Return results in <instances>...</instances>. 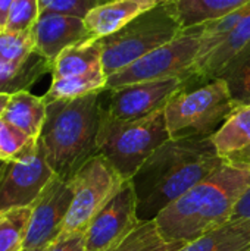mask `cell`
I'll return each mask as SVG.
<instances>
[{
  "instance_id": "21",
  "label": "cell",
  "mask_w": 250,
  "mask_h": 251,
  "mask_svg": "<svg viewBox=\"0 0 250 251\" xmlns=\"http://www.w3.org/2000/svg\"><path fill=\"white\" fill-rule=\"evenodd\" d=\"M47 72H52V65L37 53L19 63L0 59V93L10 96L24 91Z\"/></svg>"
},
{
  "instance_id": "9",
  "label": "cell",
  "mask_w": 250,
  "mask_h": 251,
  "mask_svg": "<svg viewBox=\"0 0 250 251\" xmlns=\"http://www.w3.org/2000/svg\"><path fill=\"white\" fill-rule=\"evenodd\" d=\"M190 79L174 76L167 79L134 82L118 88L106 90L105 112L122 121H133L149 116L161 109L183 88L189 87Z\"/></svg>"
},
{
  "instance_id": "36",
  "label": "cell",
  "mask_w": 250,
  "mask_h": 251,
  "mask_svg": "<svg viewBox=\"0 0 250 251\" xmlns=\"http://www.w3.org/2000/svg\"><path fill=\"white\" fill-rule=\"evenodd\" d=\"M0 31H1V26H0Z\"/></svg>"
},
{
  "instance_id": "6",
  "label": "cell",
  "mask_w": 250,
  "mask_h": 251,
  "mask_svg": "<svg viewBox=\"0 0 250 251\" xmlns=\"http://www.w3.org/2000/svg\"><path fill=\"white\" fill-rule=\"evenodd\" d=\"M234 107L228 87L221 78H214L193 90L186 87L165 106L168 132L171 138L211 135Z\"/></svg>"
},
{
  "instance_id": "12",
  "label": "cell",
  "mask_w": 250,
  "mask_h": 251,
  "mask_svg": "<svg viewBox=\"0 0 250 251\" xmlns=\"http://www.w3.org/2000/svg\"><path fill=\"white\" fill-rule=\"evenodd\" d=\"M53 176L40 143L28 157L6 163L0 178V212L29 207Z\"/></svg>"
},
{
  "instance_id": "31",
  "label": "cell",
  "mask_w": 250,
  "mask_h": 251,
  "mask_svg": "<svg viewBox=\"0 0 250 251\" xmlns=\"http://www.w3.org/2000/svg\"><path fill=\"white\" fill-rule=\"evenodd\" d=\"M231 219H250V185L237 203Z\"/></svg>"
},
{
  "instance_id": "14",
  "label": "cell",
  "mask_w": 250,
  "mask_h": 251,
  "mask_svg": "<svg viewBox=\"0 0 250 251\" xmlns=\"http://www.w3.org/2000/svg\"><path fill=\"white\" fill-rule=\"evenodd\" d=\"M162 0H106L93 7L84 24L91 38H105L158 6Z\"/></svg>"
},
{
  "instance_id": "22",
  "label": "cell",
  "mask_w": 250,
  "mask_h": 251,
  "mask_svg": "<svg viewBox=\"0 0 250 251\" xmlns=\"http://www.w3.org/2000/svg\"><path fill=\"white\" fill-rule=\"evenodd\" d=\"M184 28L197 26L220 19L246 4L250 0H172Z\"/></svg>"
},
{
  "instance_id": "17",
  "label": "cell",
  "mask_w": 250,
  "mask_h": 251,
  "mask_svg": "<svg viewBox=\"0 0 250 251\" xmlns=\"http://www.w3.org/2000/svg\"><path fill=\"white\" fill-rule=\"evenodd\" d=\"M47 115V103L43 97L31 94L28 90L10 94L1 113L7 122L22 129L31 138L38 140Z\"/></svg>"
},
{
  "instance_id": "29",
  "label": "cell",
  "mask_w": 250,
  "mask_h": 251,
  "mask_svg": "<svg viewBox=\"0 0 250 251\" xmlns=\"http://www.w3.org/2000/svg\"><path fill=\"white\" fill-rule=\"evenodd\" d=\"M106 0H38L40 12H56L84 18L93 7Z\"/></svg>"
},
{
  "instance_id": "18",
  "label": "cell",
  "mask_w": 250,
  "mask_h": 251,
  "mask_svg": "<svg viewBox=\"0 0 250 251\" xmlns=\"http://www.w3.org/2000/svg\"><path fill=\"white\" fill-rule=\"evenodd\" d=\"M180 251H250V219H231Z\"/></svg>"
},
{
  "instance_id": "20",
  "label": "cell",
  "mask_w": 250,
  "mask_h": 251,
  "mask_svg": "<svg viewBox=\"0 0 250 251\" xmlns=\"http://www.w3.org/2000/svg\"><path fill=\"white\" fill-rule=\"evenodd\" d=\"M106 85L108 75L105 74L103 66H97L80 75L52 79L50 87L43 96V99L47 104L57 100H74L93 93L106 91Z\"/></svg>"
},
{
  "instance_id": "4",
  "label": "cell",
  "mask_w": 250,
  "mask_h": 251,
  "mask_svg": "<svg viewBox=\"0 0 250 251\" xmlns=\"http://www.w3.org/2000/svg\"><path fill=\"white\" fill-rule=\"evenodd\" d=\"M169 138L165 109L133 121L115 119L103 109L97 135V154L108 159L119 175L130 181Z\"/></svg>"
},
{
  "instance_id": "32",
  "label": "cell",
  "mask_w": 250,
  "mask_h": 251,
  "mask_svg": "<svg viewBox=\"0 0 250 251\" xmlns=\"http://www.w3.org/2000/svg\"><path fill=\"white\" fill-rule=\"evenodd\" d=\"M12 3H13V0H0V26H1V31L6 28Z\"/></svg>"
},
{
  "instance_id": "34",
  "label": "cell",
  "mask_w": 250,
  "mask_h": 251,
  "mask_svg": "<svg viewBox=\"0 0 250 251\" xmlns=\"http://www.w3.org/2000/svg\"><path fill=\"white\" fill-rule=\"evenodd\" d=\"M4 168H6V162L0 160V178H1V175H3V172H4Z\"/></svg>"
},
{
  "instance_id": "35",
  "label": "cell",
  "mask_w": 250,
  "mask_h": 251,
  "mask_svg": "<svg viewBox=\"0 0 250 251\" xmlns=\"http://www.w3.org/2000/svg\"><path fill=\"white\" fill-rule=\"evenodd\" d=\"M47 249H24L22 251H46Z\"/></svg>"
},
{
  "instance_id": "23",
  "label": "cell",
  "mask_w": 250,
  "mask_h": 251,
  "mask_svg": "<svg viewBox=\"0 0 250 251\" xmlns=\"http://www.w3.org/2000/svg\"><path fill=\"white\" fill-rule=\"evenodd\" d=\"M218 78L225 81L236 106H250V46L225 65Z\"/></svg>"
},
{
  "instance_id": "2",
  "label": "cell",
  "mask_w": 250,
  "mask_h": 251,
  "mask_svg": "<svg viewBox=\"0 0 250 251\" xmlns=\"http://www.w3.org/2000/svg\"><path fill=\"white\" fill-rule=\"evenodd\" d=\"M249 185V165L224 163L156 216L159 232L169 243L189 244L200 238L231 221Z\"/></svg>"
},
{
  "instance_id": "28",
  "label": "cell",
  "mask_w": 250,
  "mask_h": 251,
  "mask_svg": "<svg viewBox=\"0 0 250 251\" xmlns=\"http://www.w3.org/2000/svg\"><path fill=\"white\" fill-rule=\"evenodd\" d=\"M40 15L38 0H13L6 28L7 31L31 29Z\"/></svg>"
},
{
  "instance_id": "33",
  "label": "cell",
  "mask_w": 250,
  "mask_h": 251,
  "mask_svg": "<svg viewBox=\"0 0 250 251\" xmlns=\"http://www.w3.org/2000/svg\"><path fill=\"white\" fill-rule=\"evenodd\" d=\"M9 94H1L0 93V116H1V113H3V110H4V107H6V104H7V101H9Z\"/></svg>"
},
{
  "instance_id": "30",
  "label": "cell",
  "mask_w": 250,
  "mask_h": 251,
  "mask_svg": "<svg viewBox=\"0 0 250 251\" xmlns=\"http://www.w3.org/2000/svg\"><path fill=\"white\" fill-rule=\"evenodd\" d=\"M46 251H87L84 243V232L62 234Z\"/></svg>"
},
{
  "instance_id": "13",
  "label": "cell",
  "mask_w": 250,
  "mask_h": 251,
  "mask_svg": "<svg viewBox=\"0 0 250 251\" xmlns=\"http://www.w3.org/2000/svg\"><path fill=\"white\" fill-rule=\"evenodd\" d=\"M31 29L34 53L44 57L50 65L65 49L90 38L84 18L56 12H40Z\"/></svg>"
},
{
  "instance_id": "26",
  "label": "cell",
  "mask_w": 250,
  "mask_h": 251,
  "mask_svg": "<svg viewBox=\"0 0 250 251\" xmlns=\"http://www.w3.org/2000/svg\"><path fill=\"white\" fill-rule=\"evenodd\" d=\"M38 147V140L31 138L0 116V160L9 163L28 157Z\"/></svg>"
},
{
  "instance_id": "10",
  "label": "cell",
  "mask_w": 250,
  "mask_h": 251,
  "mask_svg": "<svg viewBox=\"0 0 250 251\" xmlns=\"http://www.w3.org/2000/svg\"><path fill=\"white\" fill-rule=\"evenodd\" d=\"M141 224L137 213V196L131 181L91 219L84 231L87 251H109L124 241Z\"/></svg>"
},
{
  "instance_id": "19",
  "label": "cell",
  "mask_w": 250,
  "mask_h": 251,
  "mask_svg": "<svg viewBox=\"0 0 250 251\" xmlns=\"http://www.w3.org/2000/svg\"><path fill=\"white\" fill-rule=\"evenodd\" d=\"M102 66V44L97 38H85L65 49L52 63V79L80 75Z\"/></svg>"
},
{
  "instance_id": "5",
  "label": "cell",
  "mask_w": 250,
  "mask_h": 251,
  "mask_svg": "<svg viewBox=\"0 0 250 251\" xmlns=\"http://www.w3.org/2000/svg\"><path fill=\"white\" fill-rule=\"evenodd\" d=\"M184 29L174 1L162 0L119 31L100 38L105 74L108 76L116 74L147 53L172 41Z\"/></svg>"
},
{
  "instance_id": "15",
  "label": "cell",
  "mask_w": 250,
  "mask_h": 251,
  "mask_svg": "<svg viewBox=\"0 0 250 251\" xmlns=\"http://www.w3.org/2000/svg\"><path fill=\"white\" fill-rule=\"evenodd\" d=\"M211 140L225 163L250 166V106H236Z\"/></svg>"
},
{
  "instance_id": "27",
  "label": "cell",
  "mask_w": 250,
  "mask_h": 251,
  "mask_svg": "<svg viewBox=\"0 0 250 251\" xmlns=\"http://www.w3.org/2000/svg\"><path fill=\"white\" fill-rule=\"evenodd\" d=\"M34 54L32 29L27 31H0V59L19 63Z\"/></svg>"
},
{
  "instance_id": "11",
  "label": "cell",
  "mask_w": 250,
  "mask_h": 251,
  "mask_svg": "<svg viewBox=\"0 0 250 251\" xmlns=\"http://www.w3.org/2000/svg\"><path fill=\"white\" fill-rule=\"evenodd\" d=\"M71 203V182L55 175L31 204L24 249H47L55 243L63 231Z\"/></svg>"
},
{
  "instance_id": "7",
  "label": "cell",
  "mask_w": 250,
  "mask_h": 251,
  "mask_svg": "<svg viewBox=\"0 0 250 251\" xmlns=\"http://www.w3.org/2000/svg\"><path fill=\"white\" fill-rule=\"evenodd\" d=\"M203 25L186 28L172 41L147 53L134 63L108 76L106 90L167 78L193 79V68L200 51Z\"/></svg>"
},
{
  "instance_id": "3",
  "label": "cell",
  "mask_w": 250,
  "mask_h": 251,
  "mask_svg": "<svg viewBox=\"0 0 250 251\" xmlns=\"http://www.w3.org/2000/svg\"><path fill=\"white\" fill-rule=\"evenodd\" d=\"M103 93L47 104L38 143L55 175L65 181L97 154Z\"/></svg>"
},
{
  "instance_id": "1",
  "label": "cell",
  "mask_w": 250,
  "mask_h": 251,
  "mask_svg": "<svg viewBox=\"0 0 250 251\" xmlns=\"http://www.w3.org/2000/svg\"><path fill=\"white\" fill-rule=\"evenodd\" d=\"M224 163L211 135L165 141L130 179L136 190L140 221H155L164 209Z\"/></svg>"
},
{
  "instance_id": "24",
  "label": "cell",
  "mask_w": 250,
  "mask_h": 251,
  "mask_svg": "<svg viewBox=\"0 0 250 251\" xmlns=\"http://www.w3.org/2000/svg\"><path fill=\"white\" fill-rule=\"evenodd\" d=\"M186 244L167 241L155 221L141 222L124 241L109 251H180Z\"/></svg>"
},
{
  "instance_id": "16",
  "label": "cell",
  "mask_w": 250,
  "mask_h": 251,
  "mask_svg": "<svg viewBox=\"0 0 250 251\" xmlns=\"http://www.w3.org/2000/svg\"><path fill=\"white\" fill-rule=\"evenodd\" d=\"M248 46H250V10L218 47H215L206 57L194 63L193 79L208 82L218 78L225 65Z\"/></svg>"
},
{
  "instance_id": "25",
  "label": "cell",
  "mask_w": 250,
  "mask_h": 251,
  "mask_svg": "<svg viewBox=\"0 0 250 251\" xmlns=\"http://www.w3.org/2000/svg\"><path fill=\"white\" fill-rule=\"evenodd\" d=\"M29 216L31 206L0 212V251L24 250Z\"/></svg>"
},
{
  "instance_id": "8",
  "label": "cell",
  "mask_w": 250,
  "mask_h": 251,
  "mask_svg": "<svg viewBox=\"0 0 250 251\" xmlns=\"http://www.w3.org/2000/svg\"><path fill=\"white\" fill-rule=\"evenodd\" d=\"M69 182L72 203L62 234L84 232L91 219L121 191L127 181L108 159L96 154L77 171Z\"/></svg>"
}]
</instances>
